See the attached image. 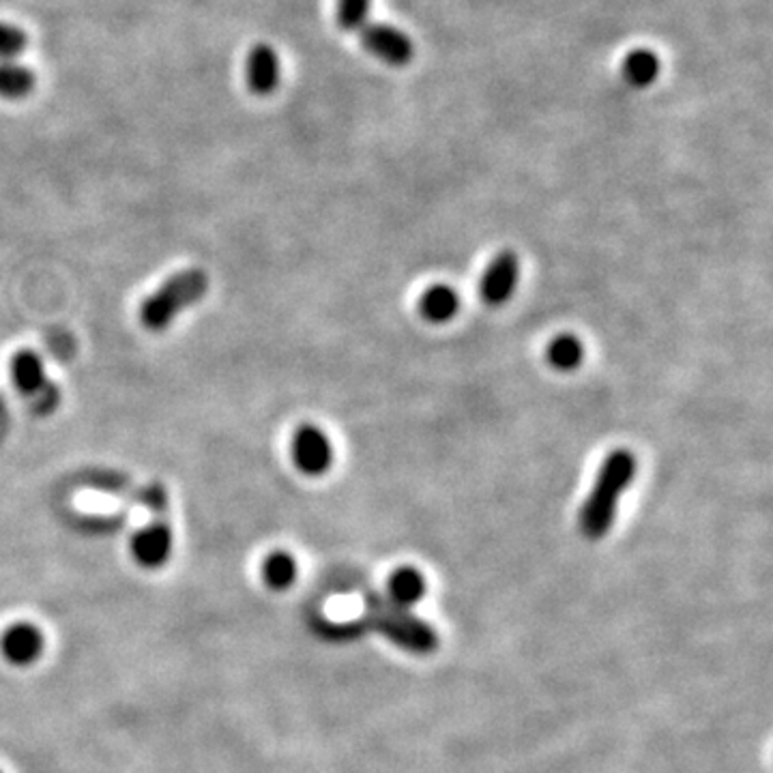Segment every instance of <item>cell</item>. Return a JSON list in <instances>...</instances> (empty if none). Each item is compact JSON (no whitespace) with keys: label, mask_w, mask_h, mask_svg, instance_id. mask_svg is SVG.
<instances>
[{"label":"cell","mask_w":773,"mask_h":773,"mask_svg":"<svg viewBox=\"0 0 773 773\" xmlns=\"http://www.w3.org/2000/svg\"><path fill=\"white\" fill-rule=\"evenodd\" d=\"M37 78L33 69L18 60H0V98L22 100L33 93Z\"/></svg>","instance_id":"obj_13"},{"label":"cell","mask_w":773,"mask_h":773,"mask_svg":"<svg viewBox=\"0 0 773 773\" xmlns=\"http://www.w3.org/2000/svg\"><path fill=\"white\" fill-rule=\"evenodd\" d=\"M518 275H520L518 257L514 252H501L490 262V266L481 277V284H479L481 299L488 306H503L514 295Z\"/></svg>","instance_id":"obj_8"},{"label":"cell","mask_w":773,"mask_h":773,"mask_svg":"<svg viewBox=\"0 0 773 773\" xmlns=\"http://www.w3.org/2000/svg\"><path fill=\"white\" fill-rule=\"evenodd\" d=\"M372 609H374V618H376L378 629L383 634H387L391 640H396L398 645H402L405 649H411L417 653H428L434 649V645H436L434 632L425 623H421L419 618L407 615L391 600L389 602L378 600V604H374Z\"/></svg>","instance_id":"obj_4"},{"label":"cell","mask_w":773,"mask_h":773,"mask_svg":"<svg viewBox=\"0 0 773 773\" xmlns=\"http://www.w3.org/2000/svg\"><path fill=\"white\" fill-rule=\"evenodd\" d=\"M461 308V297L452 286L445 284H436L432 288H428L419 302L421 316L430 322H447L452 320Z\"/></svg>","instance_id":"obj_11"},{"label":"cell","mask_w":773,"mask_h":773,"mask_svg":"<svg viewBox=\"0 0 773 773\" xmlns=\"http://www.w3.org/2000/svg\"><path fill=\"white\" fill-rule=\"evenodd\" d=\"M0 773H2V772H0Z\"/></svg>","instance_id":"obj_19"},{"label":"cell","mask_w":773,"mask_h":773,"mask_svg":"<svg viewBox=\"0 0 773 773\" xmlns=\"http://www.w3.org/2000/svg\"><path fill=\"white\" fill-rule=\"evenodd\" d=\"M44 634L31 623H18L2 634L0 651L7 662L15 667H29L37 662L44 653Z\"/></svg>","instance_id":"obj_9"},{"label":"cell","mask_w":773,"mask_h":773,"mask_svg":"<svg viewBox=\"0 0 773 773\" xmlns=\"http://www.w3.org/2000/svg\"><path fill=\"white\" fill-rule=\"evenodd\" d=\"M297 561L288 553H273L264 559L262 564V578L269 589L273 591H286L295 584L297 580Z\"/></svg>","instance_id":"obj_15"},{"label":"cell","mask_w":773,"mask_h":773,"mask_svg":"<svg viewBox=\"0 0 773 773\" xmlns=\"http://www.w3.org/2000/svg\"><path fill=\"white\" fill-rule=\"evenodd\" d=\"M208 293V275L192 266L170 275L140 306V322L151 333H163L185 311L198 306Z\"/></svg>","instance_id":"obj_2"},{"label":"cell","mask_w":773,"mask_h":773,"mask_svg":"<svg viewBox=\"0 0 773 773\" xmlns=\"http://www.w3.org/2000/svg\"><path fill=\"white\" fill-rule=\"evenodd\" d=\"M634 473H636V458L625 450L613 452L604 461L598 473L595 486L580 510V531L584 537L600 539L609 533L617 514L618 499L629 486Z\"/></svg>","instance_id":"obj_1"},{"label":"cell","mask_w":773,"mask_h":773,"mask_svg":"<svg viewBox=\"0 0 773 773\" xmlns=\"http://www.w3.org/2000/svg\"><path fill=\"white\" fill-rule=\"evenodd\" d=\"M291 454L293 463L304 475L320 477L333 464V443L318 425L304 423L293 436Z\"/></svg>","instance_id":"obj_5"},{"label":"cell","mask_w":773,"mask_h":773,"mask_svg":"<svg viewBox=\"0 0 773 773\" xmlns=\"http://www.w3.org/2000/svg\"><path fill=\"white\" fill-rule=\"evenodd\" d=\"M29 37L26 33L9 22H0V60H15L26 50Z\"/></svg>","instance_id":"obj_18"},{"label":"cell","mask_w":773,"mask_h":773,"mask_svg":"<svg viewBox=\"0 0 773 773\" xmlns=\"http://www.w3.org/2000/svg\"><path fill=\"white\" fill-rule=\"evenodd\" d=\"M423 593H425V580L417 569L402 567L391 573L389 595L396 606H411L423 598Z\"/></svg>","instance_id":"obj_14"},{"label":"cell","mask_w":773,"mask_h":773,"mask_svg":"<svg viewBox=\"0 0 773 773\" xmlns=\"http://www.w3.org/2000/svg\"><path fill=\"white\" fill-rule=\"evenodd\" d=\"M582 357H584V346H582V342H580L576 336H569V333L557 336V338L548 344V351H546V360H548V363H550L555 370H561V372L576 370V367L582 363Z\"/></svg>","instance_id":"obj_16"},{"label":"cell","mask_w":773,"mask_h":773,"mask_svg":"<svg viewBox=\"0 0 773 773\" xmlns=\"http://www.w3.org/2000/svg\"><path fill=\"white\" fill-rule=\"evenodd\" d=\"M660 76V58L647 48L632 50L623 60V78L634 89H645Z\"/></svg>","instance_id":"obj_12"},{"label":"cell","mask_w":773,"mask_h":773,"mask_svg":"<svg viewBox=\"0 0 773 773\" xmlns=\"http://www.w3.org/2000/svg\"><path fill=\"white\" fill-rule=\"evenodd\" d=\"M280 78H282V65H280L277 52L266 44L254 46L246 60L248 89L258 98H266L277 89Z\"/></svg>","instance_id":"obj_10"},{"label":"cell","mask_w":773,"mask_h":773,"mask_svg":"<svg viewBox=\"0 0 773 773\" xmlns=\"http://www.w3.org/2000/svg\"><path fill=\"white\" fill-rule=\"evenodd\" d=\"M174 535L168 524L151 522L134 533L129 550L134 561L145 569H159L172 557Z\"/></svg>","instance_id":"obj_7"},{"label":"cell","mask_w":773,"mask_h":773,"mask_svg":"<svg viewBox=\"0 0 773 773\" xmlns=\"http://www.w3.org/2000/svg\"><path fill=\"white\" fill-rule=\"evenodd\" d=\"M372 0H338L336 4V20L338 26L346 33H360L367 24Z\"/></svg>","instance_id":"obj_17"},{"label":"cell","mask_w":773,"mask_h":773,"mask_svg":"<svg viewBox=\"0 0 773 773\" xmlns=\"http://www.w3.org/2000/svg\"><path fill=\"white\" fill-rule=\"evenodd\" d=\"M363 48L391 67H405L414 58V44L407 33L389 24H365L360 31Z\"/></svg>","instance_id":"obj_6"},{"label":"cell","mask_w":773,"mask_h":773,"mask_svg":"<svg viewBox=\"0 0 773 773\" xmlns=\"http://www.w3.org/2000/svg\"><path fill=\"white\" fill-rule=\"evenodd\" d=\"M11 380L18 387V391L35 402L37 411H54L60 391L50 380L46 372V363L35 353V351H20L11 357Z\"/></svg>","instance_id":"obj_3"}]
</instances>
